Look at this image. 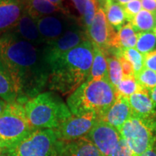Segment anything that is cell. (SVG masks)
<instances>
[{"label":"cell","instance_id":"44","mask_svg":"<svg viewBox=\"0 0 156 156\" xmlns=\"http://www.w3.org/2000/svg\"><path fill=\"white\" fill-rule=\"evenodd\" d=\"M153 147H154V148H155V150L156 151V141H155V144H154Z\"/></svg>","mask_w":156,"mask_h":156},{"label":"cell","instance_id":"7","mask_svg":"<svg viewBox=\"0 0 156 156\" xmlns=\"http://www.w3.org/2000/svg\"><path fill=\"white\" fill-rule=\"evenodd\" d=\"M119 131L135 156L153 147L156 141V132L134 116L130 117Z\"/></svg>","mask_w":156,"mask_h":156},{"label":"cell","instance_id":"43","mask_svg":"<svg viewBox=\"0 0 156 156\" xmlns=\"http://www.w3.org/2000/svg\"><path fill=\"white\" fill-rule=\"evenodd\" d=\"M0 156H7V155H6V154L5 153H4V152H3V153H2L1 154V155H0Z\"/></svg>","mask_w":156,"mask_h":156},{"label":"cell","instance_id":"6","mask_svg":"<svg viewBox=\"0 0 156 156\" xmlns=\"http://www.w3.org/2000/svg\"><path fill=\"white\" fill-rule=\"evenodd\" d=\"M57 142L54 129H37L3 152L7 156H55Z\"/></svg>","mask_w":156,"mask_h":156},{"label":"cell","instance_id":"10","mask_svg":"<svg viewBox=\"0 0 156 156\" xmlns=\"http://www.w3.org/2000/svg\"><path fill=\"white\" fill-rule=\"evenodd\" d=\"M98 121V116L94 113L75 116L62 122L54 131L58 140L72 141L85 137Z\"/></svg>","mask_w":156,"mask_h":156},{"label":"cell","instance_id":"5","mask_svg":"<svg viewBox=\"0 0 156 156\" xmlns=\"http://www.w3.org/2000/svg\"><path fill=\"white\" fill-rule=\"evenodd\" d=\"M34 131L25 114L24 104L17 101L7 103L0 114V143L4 148L19 143Z\"/></svg>","mask_w":156,"mask_h":156},{"label":"cell","instance_id":"30","mask_svg":"<svg viewBox=\"0 0 156 156\" xmlns=\"http://www.w3.org/2000/svg\"><path fill=\"white\" fill-rule=\"evenodd\" d=\"M109 156H135L130 149L129 146L123 138L120 140L118 145L115 147Z\"/></svg>","mask_w":156,"mask_h":156},{"label":"cell","instance_id":"3","mask_svg":"<svg viewBox=\"0 0 156 156\" xmlns=\"http://www.w3.org/2000/svg\"><path fill=\"white\" fill-rule=\"evenodd\" d=\"M116 98V90L109 79H87L69 95L67 105L73 115L80 116L94 113L99 120L112 106Z\"/></svg>","mask_w":156,"mask_h":156},{"label":"cell","instance_id":"22","mask_svg":"<svg viewBox=\"0 0 156 156\" xmlns=\"http://www.w3.org/2000/svg\"><path fill=\"white\" fill-rule=\"evenodd\" d=\"M129 23L136 33L151 31L153 30L156 25L155 15L145 9H142Z\"/></svg>","mask_w":156,"mask_h":156},{"label":"cell","instance_id":"31","mask_svg":"<svg viewBox=\"0 0 156 156\" xmlns=\"http://www.w3.org/2000/svg\"><path fill=\"white\" fill-rule=\"evenodd\" d=\"M120 62L121 66H122L123 76L124 77H129V76L134 75V69L132 64L128 60H126L124 56H119L116 57Z\"/></svg>","mask_w":156,"mask_h":156},{"label":"cell","instance_id":"37","mask_svg":"<svg viewBox=\"0 0 156 156\" xmlns=\"http://www.w3.org/2000/svg\"><path fill=\"white\" fill-rule=\"evenodd\" d=\"M7 103H6L5 101H3L2 99L0 98V114L3 112V111L5 110L6 107H7Z\"/></svg>","mask_w":156,"mask_h":156},{"label":"cell","instance_id":"19","mask_svg":"<svg viewBox=\"0 0 156 156\" xmlns=\"http://www.w3.org/2000/svg\"><path fill=\"white\" fill-rule=\"evenodd\" d=\"M0 98L7 103L17 102V95L14 83L0 57Z\"/></svg>","mask_w":156,"mask_h":156},{"label":"cell","instance_id":"1","mask_svg":"<svg viewBox=\"0 0 156 156\" xmlns=\"http://www.w3.org/2000/svg\"><path fill=\"white\" fill-rule=\"evenodd\" d=\"M0 57L14 83L17 102L24 104L47 87L49 67L43 46H35L9 30L0 35Z\"/></svg>","mask_w":156,"mask_h":156},{"label":"cell","instance_id":"13","mask_svg":"<svg viewBox=\"0 0 156 156\" xmlns=\"http://www.w3.org/2000/svg\"><path fill=\"white\" fill-rule=\"evenodd\" d=\"M132 116L144 122L156 121V109L149 95V90L144 89L129 97Z\"/></svg>","mask_w":156,"mask_h":156},{"label":"cell","instance_id":"14","mask_svg":"<svg viewBox=\"0 0 156 156\" xmlns=\"http://www.w3.org/2000/svg\"><path fill=\"white\" fill-rule=\"evenodd\" d=\"M55 156H102L95 146L86 137L72 140H58Z\"/></svg>","mask_w":156,"mask_h":156},{"label":"cell","instance_id":"34","mask_svg":"<svg viewBox=\"0 0 156 156\" xmlns=\"http://www.w3.org/2000/svg\"><path fill=\"white\" fill-rule=\"evenodd\" d=\"M72 2L74 3L76 9H77L80 15L82 17V16L83 15L84 10H85V6L86 0H72Z\"/></svg>","mask_w":156,"mask_h":156},{"label":"cell","instance_id":"21","mask_svg":"<svg viewBox=\"0 0 156 156\" xmlns=\"http://www.w3.org/2000/svg\"><path fill=\"white\" fill-rule=\"evenodd\" d=\"M102 7L104 9L107 21L114 29L119 30L126 21L123 7L111 1L109 2L103 4Z\"/></svg>","mask_w":156,"mask_h":156},{"label":"cell","instance_id":"24","mask_svg":"<svg viewBox=\"0 0 156 156\" xmlns=\"http://www.w3.org/2000/svg\"><path fill=\"white\" fill-rule=\"evenodd\" d=\"M105 55L106 56L107 63H108L109 81L115 88L124 77L122 66L120 62L114 55L112 54H107Z\"/></svg>","mask_w":156,"mask_h":156},{"label":"cell","instance_id":"33","mask_svg":"<svg viewBox=\"0 0 156 156\" xmlns=\"http://www.w3.org/2000/svg\"><path fill=\"white\" fill-rule=\"evenodd\" d=\"M140 2L144 9L153 14L156 12V0H140Z\"/></svg>","mask_w":156,"mask_h":156},{"label":"cell","instance_id":"18","mask_svg":"<svg viewBox=\"0 0 156 156\" xmlns=\"http://www.w3.org/2000/svg\"><path fill=\"white\" fill-rule=\"evenodd\" d=\"M24 10L34 20H38L48 15L69 13L63 5H56L48 0H23Z\"/></svg>","mask_w":156,"mask_h":156},{"label":"cell","instance_id":"17","mask_svg":"<svg viewBox=\"0 0 156 156\" xmlns=\"http://www.w3.org/2000/svg\"><path fill=\"white\" fill-rule=\"evenodd\" d=\"M23 10V0H0V35L14 26Z\"/></svg>","mask_w":156,"mask_h":156},{"label":"cell","instance_id":"16","mask_svg":"<svg viewBox=\"0 0 156 156\" xmlns=\"http://www.w3.org/2000/svg\"><path fill=\"white\" fill-rule=\"evenodd\" d=\"M131 116V108L128 98L116 95L114 103L98 121L108 123L119 130Z\"/></svg>","mask_w":156,"mask_h":156},{"label":"cell","instance_id":"32","mask_svg":"<svg viewBox=\"0 0 156 156\" xmlns=\"http://www.w3.org/2000/svg\"><path fill=\"white\" fill-rule=\"evenodd\" d=\"M144 67L156 72V50L144 54Z\"/></svg>","mask_w":156,"mask_h":156},{"label":"cell","instance_id":"39","mask_svg":"<svg viewBox=\"0 0 156 156\" xmlns=\"http://www.w3.org/2000/svg\"><path fill=\"white\" fill-rule=\"evenodd\" d=\"M51 2L56 4V5H63L62 4V0H48Z\"/></svg>","mask_w":156,"mask_h":156},{"label":"cell","instance_id":"25","mask_svg":"<svg viewBox=\"0 0 156 156\" xmlns=\"http://www.w3.org/2000/svg\"><path fill=\"white\" fill-rule=\"evenodd\" d=\"M142 90H144V88L139 85L134 75L123 77L122 80L115 87L116 95H122L128 98L134 93L140 92Z\"/></svg>","mask_w":156,"mask_h":156},{"label":"cell","instance_id":"26","mask_svg":"<svg viewBox=\"0 0 156 156\" xmlns=\"http://www.w3.org/2000/svg\"><path fill=\"white\" fill-rule=\"evenodd\" d=\"M135 47L143 55L156 50V37L153 32L137 33V41Z\"/></svg>","mask_w":156,"mask_h":156},{"label":"cell","instance_id":"38","mask_svg":"<svg viewBox=\"0 0 156 156\" xmlns=\"http://www.w3.org/2000/svg\"><path fill=\"white\" fill-rule=\"evenodd\" d=\"M113 1H114V2L119 4V5L121 6H124V5H125L126 4H127L129 2H130L133 1V0H113Z\"/></svg>","mask_w":156,"mask_h":156},{"label":"cell","instance_id":"9","mask_svg":"<svg viewBox=\"0 0 156 156\" xmlns=\"http://www.w3.org/2000/svg\"><path fill=\"white\" fill-rule=\"evenodd\" d=\"M86 33L91 43L104 54L112 48H119L117 33L107 21L102 5L98 9L93 23Z\"/></svg>","mask_w":156,"mask_h":156},{"label":"cell","instance_id":"41","mask_svg":"<svg viewBox=\"0 0 156 156\" xmlns=\"http://www.w3.org/2000/svg\"><path fill=\"white\" fill-rule=\"evenodd\" d=\"M101 1L102 2L103 4H104V3H106V2H109L112 1V0H101Z\"/></svg>","mask_w":156,"mask_h":156},{"label":"cell","instance_id":"42","mask_svg":"<svg viewBox=\"0 0 156 156\" xmlns=\"http://www.w3.org/2000/svg\"><path fill=\"white\" fill-rule=\"evenodd\" d=\"M153 34H154V35H155V37H156V25H155V28H154V29H153Z\"/></svg>","mask_w":156,"mask_h":156},{"label":"cell","instance_id":"35","mask_svg":"<svg viewBox=\"0 0 156 156\" xmlns=\"http://www.w3.org/2000/svg\"><path fill=\"white\" fill-rule=\"evenodd\" d=\"M149 95L151 97L152 101H153L154 106L156 109V86L154 88L150 90H149Z\"/></svg>","mask_w":156,"mask_h":156},{"label":"cell","instance_id":"29","mask_svg":"<svg viewBox=\"0 0 156 156\" xmlns=\"http://www.w3.org/2000/svg\"><path fill=\"white\" fill-rule=\"evenodd\" d=\"M126 20L129 22L136 14L142 10V5L140 0H133L125 5L122 6Z\"/></svg>","mask_w":156,"mask_h":156},{"label":"cell","instance_id":"45","mask_svg":"<svg viewBox=\"0 0 156 156\" xmlns=\"http://www.w3.org/2000/svg\"><path fill=\"white\" fill-rule=\"evenodd\" d=\"M154 15H155V24H156V12L154 14Z\"/></svg>","mask_w":156,"mask_h":156},{"label":"cell","instance_id":"2","mask_svg":"<svg viewBox=\"0 0 156 156\" xmlns=\"http://www.w3.org/2000/svg\"><path fill=\"white\" fill-rule=\"evenodd\" d=\"M93 60V46L86 40L60 56L49 67L47 87L66 95L73 93L88 78Z\"/></svg>","mask_w":156,"mask_h":156},{"label":"cell","instance_id":"11","mask_svg":"<svg viewBox=\"0 0 156 156\" xmlns=\"http://www.w3.org/2000/svg\"><path fill=\"white\" fill-rule=\"evenodd\" d=\"M36 23L41 35L47 43L59 38L74 25L81 21L70 13H59L43 17L36 20Z\"/></svg>","mask_w":156,"mask_h":156},{"label":"cell","instance_id":"8","mask_svg":"<svg viewBox=\"0 0 156 156\" xmlns=\"http://www.w3.org/2000/svg\"><path fill=\"white\" fill-rule=\"evenodd\" d=\"M86 40H88L86 31L81 23H78L59 38L43 45V53L48 67L60 56Z\"/></svg>","mask_w":156,"mask_h":156},{"label":"cell","instance_id":"15","mask_svg":"<svg viewBox=\"0 0 156 156\" xmlns=\"http://www.w3.org/2000/svg\"><path fill=\"white\" fill-rule=\"evenodd\" d=\"M10 30L21 38L36 46H43L46 44L38 30L36 20L25 10H23L21 17Z\"/></svg>","mask_w":156,"mask_h":156},{"label":"cell","instance_id":"27","mask_svg":"<svg viewBox=\"0 0 156 156\" xmlns=\"http://www.w3.org/2000/svg\"><path fill=\"white\" fill-rule=\"evenodd\" d=\"M136 80L142 88L150 90L156 86V72L143 67L141 71L134 75Z\"/></svg>","mask_w":156,"mask_h":156},{"label":"cell","instance_id":"12","mask_svg":"<svg viewBox=\"0 0 156 156\" xmlns=\"http://www.w3.org/2000/svg\"><path fill=\"white\" fill-rule=\"evenodd\" d=\"M85 137L95 146L102 156L110 155L122 138L116 128L102 121H98Z\"/></svg>","mask_w":156,"mask_h":156},{"label":"cell","instance_id":"20","mask_svg":"<svg viewBox=\"0 0 156 156\" xmlns=\"http://www.w3.org/2000/svg\"><path fill=\"white\" fill-rule=\"evenodd\" d=\"M93 60L90 73L87 80H98L101 79H109L108 73V63L106 56L100 48L93 44Z\"/></svg>","mask_w":156,"mask_h":156},{"label":"cell","instance_id":"40","mask_svg":"<svg viewBox=\"0 0 156 156\" xmlns=\"http://www.w3.org/2000/svg\"><path fill=\"white\" fill-rule=\"evenodd\" d=\"M4 149H5V148H4V147L2 146V144L0 143V155H1V154L3 153Z\"/></svg>","mask_w":156,"mask_h":156},{"label":"cell","instance_id":"36","mask_svg":"<svg viewBox=\"0 0 156 156\" xmlns=\"http://www.w3.org/2000/svg\"><path fill=\"white\" fill-rule=\"evenodd\" d=\"M140 156H156V151L154 147L150 148L147 151L144 152L143 153L141 154Z\"/></svg>","mask_w":156,"mask_h":156},{"label":"cell","instance_id":"4","mask_svg":"<svg viewBox=\"0 0 156 156\" xmlns=\"http://www.w3.org/2000/svg\"><path fill=\"white\" fill-rule=\"evenodd\" d=\"M25 114L35 129H54L73 114L54 91L43 92L24 103Z\"/></svg>","mask_w":156,"mask_h":156},{"label":"cell","instance_id":"28","mask_svg":"<svg viewBox=\"0 0 156 156\" xmlns=\"http://www.w3.org/2000/svg\"><path fill=\"white\" fill-rule=\"evenodd\" d=\"M100 7L98 0H86L83 15L81 17V23L84 29L87 32V30L90 26L94 19L95 13Z\"/></svg>","mask_w":156,"mask_h":156},{"label":"cell","instance_id":"23","mask_svg":"<svg viewBox=\"0 0 156 156\" xmlns=\"http://www.w3.org/2000/svg\"><path fill=\"white\" fill-rule=\"evenodd\" d=\"M137 41V33L129 23L124 25L117 32L119 48H134Z\"/></svg>","mask_w":156,"mask_h":156}]
</instances>
